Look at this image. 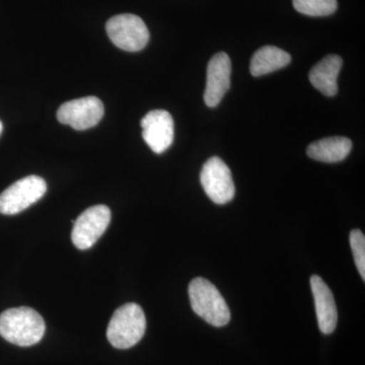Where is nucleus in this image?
<instances>
[{"instance_id": "nucleus-1", "label": "nucleus", "mask_w": 365, "mask_h": 365, "mask_svg": "<svg viewBox=\"0 0 365 365\" xmlns=\"http://www.w3.org/2000/svg\"><path fill=\"white\" fill-rule=\"evenodd\" d=\"M45 329L44 319L31 307H13L0 314V336L11 344H37L44 337Z\"/></svg>"}, {"instance_id": "nucleus-2", "label": "nucleus", "mask_w": 365, "mask_h": 365, "mask_svg": "<svg viewBox=\"0 0 365 365\" xmlns=\"http://www.w3.org/2000/svg\"><path fill=\"white\" fill-rule=\"evenodd\" d=\"M190 304L194 313L210 325L223 327L230 321L227 302L217 288L202 277H197L189 285Z\"/></svg>"}, {"instance_id": "nucleus-3", "label": "nucleus", "mask_w": 365, "mask_h": 365, "mask_svg": "<svg viewBox=\"0 0 365 365\" xmlns=\"http://www.w3.org/2000/svg\"><path fill=\"white\" fill-rule=\"evenodd\" d=\"M146 330L143 309L136 304H126L113 314L107 329V338L115 348L128 349L141 339Z\"/></svg>"}, {"instance_id": "nucleus-4", "label": "nucleus", "mask_w": 365, "mask_h": 365, "mask_svg": "<svg viewBox=\"0 0 365 365\" xmlns=\"http://www.w3.org/2000/svg\"><path fill=\"white\" fill-rule=\"evenodd\" d=\"M106 31L115 45L128 52L143 50L148 41V26L138 16L131 14H118L107 21Z\"/></svg>"}, {"instance_id": "nucleus-5", "label": "nucleus", "mask_w": 365, "mask_h": 365, "mask_svg": "<svg viewBox=\"0 0 365 365\" xmlns=\"http://www.w3.org/2000/svg\"><path fill=\"white\" fill-rule=\"evenodd\" d=\"M47 191L43 178L29 176L19 180L0 194V213L14 215L39 201Z\"/></svg>"}, {"instance_id": "nucleus-6", "label": "nucleus", "mask_w": 365, "mask_h": 365, "mask_svg": "<svg viewBox=\"0 0 365 365\" xmlns=\"http://www.w3.org/2000/svg\"><path fill=\"white\" fill-rule=\"evenodd\" d=\"M111 222V210L106 205H96L86 209L73 222L71 240L79 250L91 248L104 235Z\"/></svg>"}, {"instance_id": "nucleus-7", "label": "nucleus", "mask_w": 365, "mask_h": 365, "mask_svg": "<svg viewBox=\"0 0 365 365\" xmlns=\"http://www.w3.org/2000/svg\"><path fill=\"white\" fill-rule=\"evenodd\" d=\"M206 195L216 204H227L234 199L235 188L230 168L220 158H209L200 174Z\"/></svg>"}, {"instance_id": "nucleus-8", "label": "nucleus", "mask_w": 365, "mask_h": 365, "mask_svg": "<svg viewBox=\"0 0 365 365\" xmlns=\"http://www.w3.org/2000/svg\"><path fill=\"white\" fill-rule=\"evenodd\" d=\"M105 108L97 97L76 98L64 103L57 112L60 123L69 125L76 130H86L100 123Z\"/></svg>"}, {"instance_id": "nucleus-9", "label": "nucleus", "mask_w": 365, "mask_h": 365, "mask_svg": "<svg viewBox=\"0 0 365 365\" xmlns=\"http://www.w3.org/2000/svg\"><path fill=\"white\" fill-rule=\"evenodd\" d=\"M143 137L153 153H163L174 141L175 126L172 115L165 110H153L141 120Z\"/></svg>"}, {"instance_id": "nucleus-10", "label": "nucleus", "mask_w": 365, "mask_h": 365, "mask_svg": "<svg viewBox=\"0 0 365 365\" xmlns=\"http://www.w3.org/2000/svg\"><path fill=\"white\" fill-rule=\"evenodd\" d=\"M232 62L227 53L220 52L209 61L207 81H206L204 101L210 108H215L222 102L230 88Z\"/></svg>"}, {"instance_id": "nucleus-11", "label": "nucleus", "mask_w": 365, "mask_h": 365, "mask_svg": "<svg viewBox=\"0 0 365 365\" xmlns=\"http://www.w3.org/2000/svg\"><path fill=\"white\" fill-rule=\"evenodd\" d=\"M311 287L319 330L325 335H329L334 332L338 322L337 307H336L334 295L325 281L318 275L312 276Z\"/></svg>"}, {"instance_id": "nucleus-12", "label": "nucleus", "mask_w": 365, "mask_h": 365, "mask_svg": "<svg viewBox=\"0 0 365 365\" xmlns=\"http://www.w3.org/2000/svg\"><path fill=\"white\" fill-rule=\"evenodd\" d=\"M343 60L339 55H328L312 68L309 81L327 97H334L338 93L339 76Z\"/></svg>"}, {"instance_id": "nucleus-13", "label": "nucleus", "mask_w": 365, "mask_h": 365, "mask_svg": "<svg viewBox=\"0 0 365 365\" xmlns=\"http://www.w3.org/2000/svg\"><path fill=\"white\" fill-rule=\"evenodd\" d=\"M352 143L342 136L327 137L309 144L307 153L314 160L323 163H339L345 160L351 151Z\"/></svg>"}, {"instance_id": "nucleus-14", "label": "nucleus", "mask_w": 365, "mask_h": 365, "mask_svg": "<svg viewBox=\"0 0 365 365\" xmlns=\"http://www.w3.org/2000/svg\"><path fill=\"white\" fill-rule=\"evenodd\" d=\"M292 61V56L284 50L275 46H264L256 51L252 57V76H263L287 66Z\"/></svg>"}, {"instance_id": "nucleus-15", "label": "nucleus", "mask_w": 365, "mask_h": 365, "mask_svg": "<svg viewBox=\"0 0 365 365\" xmlns=\"http://www.w3.org/2000/svg\"><path fill=\"white\" fill-rule=\"evenodd\" d=\"M299 13L309 16H327L335 13L337 0H292Z\"/></svg>"}, {"instance_id": "nucleus-16", "label": "nucleus", "mask_w": 365, "mask_h": 365, "mask_svg": "<svg viewBox=\"0 0 365 365\" xmlns=\"http://www.w3.org/2000/svg\"><path fill=\"white\" fill-rule=\"evenodd\" d=\"M350 246H351L355 264L359 269L362 279H365V237L359 230H353L350 232Z\"/></svg>"}, {"instance_id": "nucleus-17", "label": "nucleus", "mask_w": 365, "mask_h": 365, "mask_svg": "<svg viewBox=\"0 0 365 365\" xmlns=\"http://www.w3.org/2000/svg\"><path fill=\"white\" fill-rule=\"evenodd\" d=\"M2 129H4V126H2L1 121H0V135H1Z\"/></svg>"}]
</instances>
